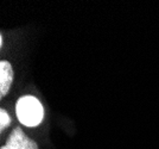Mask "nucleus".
Listing matches in <instances>:
<instances>
[{
    "mask_svg": "<svg viewBox=\"0 0 159 149\" xmlns=\"http://www.w3.org/2000/svg\"><path fill=\"white\" fill-rule=\"evenodd\" d=\"M1 149H38L37 144L29 138L20 128H16Z\"/></svg>",
    "mask_w": 159,
    "mask_h": 149,
    "instance_id": "nucleus-2",
    "label": "nucleus"
},
{
    "mask_svg": "<svg viewBox=\"0 0 159 149\" xmlns=\"http://www.w3.org/2000/svg\"><path fill=\"white\" fill-rule=\"evenodd\" d=\"M16 112L19 122L26 127H37L44 116L40 102L32 95L21 97L16 105Z\"/></svg>",
    "mask_w": 159,
    "mask_h": 149,
    "instance_id": "nucleus-1",
    "label": "nucleus"
},
{
    "mask_svg": "<svg viewBox=\"0 0 159 149\" xmlns=\"http://www.w3.org/2000/svg\"><path fill=\"white\" fill-rule=\"evenodd\" d=\"M10 122H11V118H10L8 113L4 108H1L0 110V130L2 131L5 128H7V125L10 124Z\"/></svg>",
    "mask_w": 159,
    "mask_h": 149,
    "instance_id": "nucleus-4",
    "label": "nucleus"
},
{
    "mask_svg": "<svg viewBox=\"0 0 159 149\" xmlns=\"http://www.w3.org/2000/svg\"><path fill=\"white\" fill-rule=\"evenodd\" d=\"M13 80L12 67L7 61L0 62V97H5L10 91Z\"/></svg>",
    "mask_w": 159,
    "mask_h": 149,
    "instance_id": "nucleus-3",
    "label": "nucleus"
}]
</instances>
